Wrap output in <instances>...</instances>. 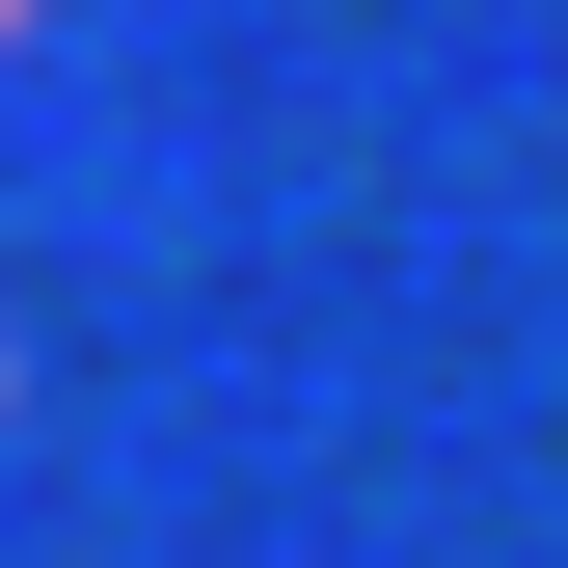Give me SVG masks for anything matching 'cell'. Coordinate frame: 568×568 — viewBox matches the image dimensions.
<instances>
[{"label": "cell", "mask_w": 568, "mask_h": 568, "mask_svg": "<svg viewBox=\"0 0 568 568\" xmlns=\"http://www.w3.org/2000/svg\"><path fill=\"white\" fill-rule=\"evenodd\" d=\"M0 28H28V0H0Z\"/></svg>", "instance_id": "6da1fadb"}]
</instances>
